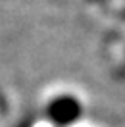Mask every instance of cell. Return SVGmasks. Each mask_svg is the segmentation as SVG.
Wrapping results in <instances>:
<instances>
[{"instance_id": "6da1fadb", "label": "cell", "mask_w": 125, "mask_h": 127, "mask_svg": "<svg viewBox=\"0 0 125 127\" xmlns=\"http://www.w3.org/2000/svg\"><path fill=\"white\" fill-rule=\"evenodd\" d=\"M83 114V106L75 96L71 95H62V96H56L52 102L46 106V116L48 119L56 123L60 127L71 125L75 123Z\"/></svg>"}]
</instances>
